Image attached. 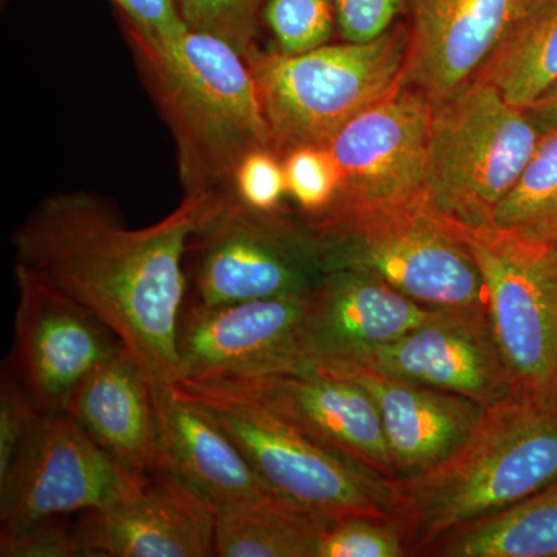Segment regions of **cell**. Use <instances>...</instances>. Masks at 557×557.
<instances>
[{"mask_svg": "<svg viewBox=\"0 0 557 557\" xmlns=\"http://www.w3.org/2000/svg\"><path fill=\"white\" fill-rule=\"evenodd\" d=\"M545 295H547L548 338L553 373L557 386V247L548 249L544 263Z\"/></svg>", "mask_w": 557, "mask_h": 557, "instance_id": "cell-35", "label": "cell"}, {"mask_svg": "<svg viewBox=\"0 0 557 557\" xmlns=\"http://www.w3.org/2000/svg\"><path fill=\"white\" fill-rule=\"evenodd\" d=\"M557 480V409L512 398L487 408L467 442L437 467L392 480L409 556L504 511Z\"/></svg>", "mask_w": 557, "mask_h": 557, "instance_id": "cell-3", "label": "cell"}, {"mask_svg": "<svg viewBox=\"0 0 557 557\" xmlns=\"http://www.w3.org/2000/svg\"><path fill=\"white\" fill-rule=\"evenodd\" d=\"M313 366L354 380L375 399L397 479L421 474L446 460L467 442L487 409L474 399L386 375L359 362Z\"/></svg>", "mask_w": 557, "mask_h": 557, "instance_id": "cell-19", "label": "cell"}, {"mask_svg": "<svg viewBox=\"0 0 557 557\" xmlns=\"http://www.w3.org/2000/svg\"><path fill=\"white\" fill-rule=\"evenodd\" d=\"M256 399L319 445L395 480L383 421L372 395L354 380L318 366L223 381H205Z\"/></svg>", "mask_w": 557, "mask_h": 557, "instance_id": "cell-14", "label": "cell"}, {"mask_svg": "<svg viewBox=\"0 0 557 557\" xmlns=\"http://www.w3.org/2000/svg\"><path fill=\"white\" fill-rule=\"evenodd\" d=\"M432 102L399 86L348 121L325 148L339 172L330 219L379 209L426 205L428 141Z\"/></svg>", "mask_w": 557, "mask_h": 557, "instance_id": "cell-10", "label": "cell"}, {"mask_svg": "<svg viewBox=\"0 0 557 557\" xmlns=\"http://www.w3.org/2000/svg\"><path fill=\"white\" fill-rule=\"evenodd\" d=\"M485 282L491 324L519 398L557 409L544 263L548 249L496 228L457 230Z\"/></svg>", "mask_w": 557, "mask_h": 557, "instance_id": "cell-11", "label": "cell"}, {"mask_svg": "<svg viewBox=\"0 0 557 557\" xmlns=\"http://www.w3.org/2000/svg\"><path fill=\"white\" fill-rule=\"evenodd\" d=\"M171 386L207 410L281 496L330 520L394 516L392 480L319 445L256 399L205 381Z\"/></svg>", "mask_w": 557, "mask_h": 557, "instance_id": "cell-7", "label": "cell"}, {"mask_svg": "<svg viewBox=\"0 0 557 557\" xmlns=\"http://www.w3.org/2000/svg\"><path fill=\"white\" fill-rule=\"evenodd\" d=\"M262 22L285 54L306 53L332 42L335 0H267Z\"/></svg>", "mask_w": 557, "mask_h": 557, "instance_id": "cell-27", "label": "cell"}, {"mask_svg": "<svg viewBox=\"0 0 557 557\" xmlns=\"http://www.w3.org/2000/svg\"><path fill=\"white\" fill-rule=\"evenodd\" d=\"M17 299L14 347L7 364L40 413L60 412L83 381L123 348L89 310L14 269Z\"/></svg>", "mask_w": 557, "mask_h": 557, "instance_id": "cell-13", "label": "cell"}, {"mask_svg": "<svg viewBox=\"0 0 557 557\" xmlns=\"http://www.w3.org/2000/svg\"><path fill=\"white\" fill-rule=\"evenodd\" d=\"M420 556L557 557V480L504 511L450 531Z\"/></svg>", "mask_w": 557, "mask_h": 557, "instance_id": "cell-23", "label": "cell"}, {"mask_svg": "<svg viewBox=\"0 0 557 557\" xmlns=\"http://www.w3.org/2000/svg\"><path fill=\"white\" fill-rule=\"evenodd\" d=\"M186 256L197 300L205 304L311 295L325 273L302 215L259 211L236 194L203 199Z\"/></svg>", "mask_w": 557, "mask_h": 557, "instance_id": "cell-8", "label": "cell"}, {"mask_svg": "<svg viewBox=\"0 0 557 557\" xmlns=\"http://www.w3.org/2000/svg\"><path fill=\"white\" fill-rule=\"evenodd\" d=\"M475 78L525 109L557 86V0H537L509 28Z\"/></svg>", "mask_w": 557, "mask_h": 557, "instance_id": "cell-24", "label": "cell"}, {"mask_svg": "<svg viewBox=\"0 0 557 557\" xmlns=\"http://www.w3.org/2000/svg\"><path fill=\"white\" fill-rule=\"evenodd\" d=\"M537 0H409L401 86L448 100L475 79L500 40Z\"/></svg>", "mask_w": 557, "mask_h": 557, "instance_id": "cell-17", "label": "cell"}, {"mask_svg": "<svg viewBox=\"0 0 557 557\" xmlns=\"http://www.w3.org/2000/svg\"><path fill=\"white\" fill-rule=\"evenodd\" d=\"M493 228L536 247H557V131L542 132L518 183L497 208Z\"/></svg>", "mask_w": 557, "mask_h": 557, "instance_id": "cell-25", "label": "cell"}, {"mask_svg": "<svg viewBox=\"0 0 557 557\" xmlns=\"http://www.w3.org/2000/svg\"><path fill=\"white\" fill-rule=\"evenodd\" d=\"M86 557L214 555L215 508L170 471L150 474L134 496L81 512Z\"/></svg>", "mask_w": 557, "mask_h": 557, "instance_id": "cell-16", "label": "cell"}, {"mask_svg": "<svg viewBox=\"0 0 557 557\" xmlns=\"http://www.w3.org/2000/svg\"><path fill=\"white\" fill-rule=\"evenodd\" d=\"M234 194L242 203L259 211L281 208L287 194L284 160L270 148L251 150L237 166Z\"/></svg>", "mask_w": 557, "mask_h": 557, "instance_id": "cell-30", "label": "cell"}, {"mask_svg": "<svg viewBox=\"0 0 557 557\" xmlns=\"http://www.w3.org/2000/svg\"><path fill=\"white\" fill-rule=\"evenodd\" d=\"M121 22L143 83L174 135L185 197L234 194L244 157L270 148L247 60L207 33L188 28L178 38L160 40Z\"/></svg>", "mask_w": 557, "mask_h": 557, "instance_id": "cell-2", "label": "cell"}, {"mask_svg": "<svg viewBox=\"0 0 557 557\" xmlns=\"http://www.w3.org/2000/svg\"><path fill=\"white\" fill-rule=\"evenodd\" d=\"M302 219L325 271L372 274L428 309L490 313L478 263L460 234L426 205Z\"/></svg>", "mask_w": 557, "mask_h": 557, "instance_id": "cell-6", "label": "cell"}, {"mask_svg": "<svg viewBox=\"0 0 557 557\" xmlns=\"http://www.w3.org/2000/svg\"><path fill=\"white\" fill-rule=\"evenodd\" d=\"M446 310L428 309L372 274L330 270L310 295L302 346L310 366L355 361Z\"/></svg>", "mask_w": 557, "mask_h": 557, "instance_id": "cell-18", "label": "cell"}, {"mask_svg": "<svg viewBox=\"0 0 557 557\" xmlns=\"http://www.w3.org/2000/svg\"><path fill=\"white\" fill-rule=\"evenodd\" d=\"M267 0H177L188 28L234 47L248 64L258 57L260 22Z\"/></svg>", "mask_w": 557, "mask_h": 557, "instance_id": "cell-26", "label": "cell"}, {"mask_svg": "<svg viewBox=\"0 0 557 557\" xmlns=\"http://www.w3.org/2000/svg\"><path fill=\"white\" fill-rule=\"evenodd\" d=\"M2 557H86L75 527L64 518L38 520L14 531H0Z\"/></svg>", "mask_w": 557, "mask_h": 557, "instance_id": "cell-31", "label": "cell"}, {"mask_svg": "<svg viewBox=\"0 0 557 557\" xmlns=\"http://www.w3.org/2000/svg\"><path fill=\"white\" fill-rule=\"evenodd\" d=\"M408 42V30L394 27L370 42L343 40L298 54L260 51L249 67L270 149L284 159L302 146H327L348 121L401 86Z\"/></svg>", "mask_w": 557, "mask_h": 557, "instance_id": "cell-4", "label": "cell"}, {"mask_svg": "<svg viewBox=\"0 0 557 557\" xmlns=\"http://www.w3.org/2000/svg\"><path fill=\"white\" fill-rule=\"evenodd\" d=\"M39 410L9 364L0 380V478L9 471L22 438Z\"/></svg>", "mask_w": 557, "mask_h": 557, "instance_id": "cell-32", "label": "cell"}, {"mask_svg": "<svg viewBox=\"0 0 557 557\" xmlns=\"http://www.w3.org/2000/svg\"><path fill=\"white\" fill-rule=\"evenodd\" d=\"M65 412L121 467L141 475L161 471L152 383L126 348L83 381Z\"/></svg>", "mask_w": 557, "mask_h": 557, "instance_id": "cell-21", "label": "cell"}, {"mask_svg": "<svg viewBox=\"0 0 557 557\" xmlns=\"http://www.w3.org/2000/svg\"><path fill=\"white\" fill-rule=\"evenodd\" d=\"M161 471L177 475L215 509L274 496L236 443L207 410L171 384L152 383Z\"/></svg>", "mask_w": 557, "mask_h": 557, "instance_id": "cell-20", "label": "cell"}, {"mask_svg": "<svg viewBox=\"0 0 557 557\" xmlns=\"http://www.w3.org/2000/svg\"><path fill=\"white\" fill-rule=\"evenodd\" d=\"M287 194L306 218L322 214L339 188V172L325 146H302L284 157Z\"/></svg>", "mask_w": 557, "mask_h": 557, "instance_id": "cell-29", "label": "cell"}, {"mask_svg": "<svg viewBox=\"0 0 557 557\" xmlns=\"http://www.w3.org/2000/svg\"><path fill=\"white\" fill-rule=\"evenodd\" d=\"M121 21L153 39L171 40L188 30L180 14L177 0H112Z\"/></svg>", "mask_w": 557, "mask_h": 557, "instance_id": "cell-34", "label": "cell"}, {"mask_svg": "<svg viewBox=\"0 0 557 557\" xmlns=\"http://www.w3.org/2000/svg\"><path fill=\"white\" fill-rule=\"evenodd\" d=\"M332 522L281 494L219 508L214 555L317 557L319 541Z\"/></svg>", "mask_w": 557, "mask_h": 557, "instance_id": "cell-22", "label": "cell"}, {"mask_svg": "<svg viewBox=\"0 0 557 557\" xmlns=\"http://www.w3.org/2000/svg\"><path fill=\"white\" fill-rule=\"evenodd\" d=\"M406 556L409 553L398 523L368 516H351L330 523L317 553V557Z\"/></svg>", "mask_w": 557, "mask_h": 557, "instance_id": "cell-28", "label": "cell"}, {"mask_svg": "<svg viewBox=\"0 0 557 557\" xmlns=\"http://www.w3.org/2000/svg\"><path fill=\"white\" fill-rule=\"evenodd\" d=\"M309 299L185 304L177 332L178 380L223 381L309 368L302 346Z\"/></svg>", "mask_w": 557, "mask_h": 557, "instance_id": "cell-12", "label": "cell"}, {"mask_svg": "<svg viewBox=\"0 0 557 557\" xmlns=\"http://www.w3.org/2000/svg\"><path fill=\"white\" fill-rule=\"evenodd\" d=\"M541 135L525 110L478 78L432 104L426 207L453 228H493Z\"/></svg>", "mask_w": 557, "mask_h": 557, "instance_id": "cell-5", "label": "cell"}, {"mask_svg": "<svg viewBox=\"0 0 557 557\" xmlns=\"http://www.w3.org/2000/svg\"><path fill=\"white\" fill-rule=\"evenodd\" d=\"M148 478L121 467L65 410L39 412L0 478V531L108 508Z\"/></svg>", "mask_w": 557, "mask_h": 557, "instance_id": "cell-9", "label": "cell"}, {"mask_svg": "<svg viewBox=\"0 0 557 557\" xmlns=\"http://www.w3.org/2000/svg\"><path fill=\"white\" fill-rule=\"evenodd\" d=\"M539 131H557V86L548 91L547 95L523 109Z\"/></svg>", "mask_w": 557, "mask_h": 557, "instance_id": "cell-36", "label": "cell"}, {"mask_svg": "<svg viewBox=\"0 0 557 557\" xmlns=\"http://www.w3.org/2000/svg\"><path fill=\"white\" fill-rule=\"evenodd\" d=\"M203 199L127 228L87 190L53 194L13 234L16 267L108 325L150 383L178 380L177 332L188 288L185 259Z\"/></svg>", "mask_w": 557, "mask_h": 557, "instance_id": "cell-1", "label": "cell"}, {"mask_svg": "<svg viewBox=\"0 0 557 557\" xmlns=\"http://www.w3.org/2000/svg\"><path fill=\"white\" fill-rule=\"evenodd\" d=\"M406 0H335L336 27L347 42H370L394 28Z\"/></svg>", "mask_w": 557, "mask_h": 557, "instance_id": "cell-33", "label": "cell"}, {"mask_svg": "<svg viewBox=\"0 0 557 557\" xmlns=\"http://www.w3.org/2000/svg\"><path fill=\"white\" fill-rule=\"evenodd\" d=\"M351 362L474 399L485 408L519 398L490 313L442 311L394 343Z\"/></svg>", "mask_w": 557, "mask_h": 557, "instance_id": "cell-15", "label": "cell"}]
</instances>
